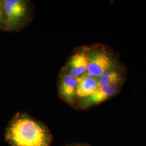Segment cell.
Returning a JSON list of instances; mask_svg holds the SVG:
<instances>
[{"label":"cell","mask_w":146,"mask_h":146,"mask_svg":"<svg viewBox=\"0 0 146 146\" xmlns=\"http://www.w3.org/2000/svg\"><path fill=\"white\" fill-rule=\"evenodd\" d=\"M8 137L15 146H49L50 136L47 129L28 117L16 119L8 131Z\"/></svg>","instance_id":"cell-1"},{"label":"cell","mask_w":146,"mask_h":146,"mask_svg":"<svg viewBox=\"0 0 146 146\" xmlns=\"http://www.w3.org/2000/svg\"><path fill=\"white\" fill-rule=\"evenodd\" d=\"M5 15V25L9 28H14L25 17L26 5L21 0H5L3 2Z\"/></svg>","instance_id":"cell-2"},{"label":"cell","mask_w":146,"mask_h":146,"mask_svg":"<svg viewBox=\"0 0 146 146\" xmlns=\"http://www.w3.org/2000/svg\"><path fill=\"white\" fill-rule=\"evenodd\" d=\"M113 61L110 55L102 52H96L89 56L87 73L95 78H100L111 69Z\"/></svg>","instance_id":"cell-3"},{"label":"cell","mask_w":146,"mask_h":146,"mask_svg":"<svg viewBox=\"0 0 146 146\" xmlns=\"http://www.w3.org/2000/svg\"><path fill=\"white\" fill-rule=\"evenodd\" d=\"M100 87L98 80L86 73L79 78L76 95L85 98L95 93Z\"/></svg>","instance_id":"cell-4"},{"label":"cell","mask_w":146,"mask_h":146,"mask_svg":"<svg viewBox=\"0 0 146 146\" xmlns=\"http://www.w3.org/2000/svg\"><path fill=\"white\" fill-rule=\"evenodd\" d=\"M117 85L100 87L95 93L84 98L81 102V106L87 107L102 102L114 95L117 92Z\"/></svg>","instance_id":"cell-5"},{"label":"cell","mask_w":146,"mask_h":146,"mask_svg":"<svg viewBox=\"0 0 146 146\" xmlns=\"http://www.w3.org/2000/svg\"><path fill=\"white\" fill-rule=\"evenodd\" d=\"M89 55L86 52H78L74 54L69 62L70 74L80 78L87 72Z\"/></svg>","instance_id":"cell-6"},{"label":"cell","mask_w":146,"mask_h":146,"mask_svg":"<svg viewBox=\"0 0 146 146\" xmlns=\"http://www.w3.org/2000/svg\"><path fill=\"white\" fill-rule=\"evenodd\" d=\"M79 78L67 74L62 79L60 91L63 98L69 102H73L76 95Z\"/></svg>","instance_id":"cell-7"},{"label":"cell","mask_w":146,"mask_h":146,"mask_svg":"<svg viewBox=\"0 0 146 146\" xmlns=\"http://www.w3.org/2000/svg\"><path fill=\"white\" fill-rule=\"evenodd\" d=\"M98 81L100 87L117 85L120 81V75L115 71L109 70L101 75Z\"/></svg>","instance_id":"cell-8"},{"label":"cell","mask_w":146,"mask_h":146,"mask_svg":"<svg viewBox=\"0 0 146 146\" xmlns=\"http://www.w3.org/2000/svg\"><path fill=\"white\" fill-rule=\"evenodd\" d=\"M3 15H4V13H3V3L0 2V23L2 20Z\"/></svg>","instance_id":"cell-9"}]
</instances>
